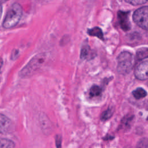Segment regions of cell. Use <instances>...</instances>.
I'll return each mask as SVG.
<instances>
[{
	"mask_svg": "<svg viewBox=\"0 0 148 148\" xmlns=\"http://www.w3.org/2000/svg\"><path fill=\"white\" fill-rule=\"evenodd\" d=\"M136 57L138 61H142L148 58V48L143 47L138 49L136 51Z\"/></svg>",
	"mask_w": 148,
	"mask_h": 148,
	"instance_id": "cell-10",
	"label": "cell"
},
{
	"mask_svg": "<svg viewBox=\"0 0 148 148\" xmlns=\"http://www.w3.org/2000/svg\"><path fill=\"white\" fill-rule=\"evenodd\" d=\"M146 108H147V109L148 110V101H147V102H146Z\"/></svg>",
	"mask_w": 148,
	"mask_h": 148,
	"instance_id": "cell-18",
	"label": "cell"
},
{
	"mask_svg": "<svg viewBox=\"0 0 148 148\" xmlns=\"http://www.w3.org/2000/svg\"><path fill=\"white\" fill-rule=\"evenodd\" d=\"M87 34L92 36H97L101 40H103V35L102 29L98 27H95L92 28L87 29Z\"/></svg>",
	"mask_w": 148,
	"mask_h": 148,
	"instance_id": "cell-8",
	"label": "cell"
},
{
	"mask_svg": "<svg viewBox=\"0 0 148 148\" xmlns=\"http://www.w3.org/2000/svg\"><path fill=\"white\" fill-rule=\"evenodd\" d=\"M45 60V55L40 54L34 57L28 64L20 71V76L27 77L33 74L40 66L42 65Z\"/></svg>",
	"mask_w": 148,
	"mask_h": 148,
	"instance_id": "cell-3",
	"label": "cell"
},
{
	"mask_svg": "<svg viewBox=\"0 0 148 148\" xmlns=\"http://www.w3.org/2000/svg\"><path fill=\"white\" fill-rule=\"evenodd\" d=\"M117 17L121 29L125 31H128L131 28L129 20V12L119 11L117 13Z\"/></svg>",
	"mask_w": 148,
	"mask_h": 148,
	"instance_id": "cell-6",
	"label": "cell"
},
{
	"mask_svg": "<svg viewBox=\"0 0 148 148\" xmlns=\"http://www.w3.org/2000/svg\"><path fill=\"white\" fill-rule=\"evenodd\" d=\"M62 138L60 135H57L56 136V145L57 148H61Z\"/></svg>",
	"mask_w": 148,
	"mask_h": 148,
	"instance_id": "cell-17",
	"label": "cell"
},
{
	"mask_svg": "<svg viewBox=\"0 0 148 148\" xmlns=\"http://www.w3.org/2000/svg\"><path fill=\"white\" fill-rule=\"evenodd\" d=\"M117 70L121 75L128 74L132 69L134 58L132 54L128 51L121 52L117 57Z\"/></svg>",
	"mask_w": 148,
	"mask_h": 148,
	"instance_id": "cell-2",
	"label": "cell"
},
{
	"mask_svg": "<svg viewBox=\"0 0 148 148\" xmlns=\"http://www.w3.org/2000/svg\"><path fill=\"white\" fill-rule=\"evenodd\" d=\"M23 14V9L18 3H13L8 9L3 21L2 25L5 28H11L15 27L20 21Z\"/></svg>",
	"mask_w": 148,
	"mask_h": 148,
	"instance_id": "cell-1",
	"label": "cell"
},
{
	"mask_svg": "<svg viewBox=\"0 0 148 148\" xmlns=\"http://www.w3.org/2000/svg\"><path fill=\"white\" fill-rule=\"evenodd\" d=\"M134 75L135 77L139 80L148 79V60L141 61L136 66Z\"/></svg>",
	"mask_w": 148,
	"mask_h": 148,
	"instance_id": "cell-5",
	"label": "cell"
},
{
	"mask_svg": "<svg viewBox=\"0 0 148 148\" xmlns=\"http://www.w3.org/2000/svg\"><path fill=\"white\" fill-rule=\"evenodd\" d=\"M14 143L8 139L1 138V147L0 148H14Z\"/></svg>",
	"mask_w": 148,
	"mask_h": 148,
	"instance_id": "cell-12",
	"label": "cell"
},
{
	"mask_svg": "<svg viewBox=\"0 0 148 148\" xmlns=\"http://www.w3.org/2000/svg\"><path fill=\"white\" fill-rule=\"evenodd\" d=\"M134 97L136 99H140L145 98L147 95V92L142 88L138 87L132 91Z\"/></svg>",
	"mask_w": 148,
	"mask_h": 148,
	"instance_id": "cell-11",
	"label": "cell"
},
{
	"mask_svg": "<svg viewBox=\"0 0 148 148\" xmlns=\"http://www.w3.org/2000/svg\"><path fill=\"white\" fill-rule=\"evenodd\" d=\"M3 0H1V1H2H2H3ZM5 1H6V0H5Z\"/></svg>",
	"mask_w": 148,
	"mask_h": 148,
	"instance_id": "cell-19",
	"label": "cell"
},
{
	"mask_svg": "<svg viewBox=\"0 0 148 148\" xmlns=\"http://www.w3.org/2000/svg\"><path fill=\"white\" fill-rule=\"evenodd\" d=\"M136 148H148V139L146 138L140 139L137 143Z\"/></svg>",
	"mask_w": 148,
	"mask_h": 148,
	"instance_id": "cell-15",
	"label": "cell"
},
{
	"mask_svg": "<svg viewBox=\"0 0 148 148\" xmlns=\"http://www.w3.org/2000/svg\"><path fill=\"white\" fill-rule=\"evenodd\" d=\"M127 3L133 5H138L143 4L148 1V0H125Z\"/></svg>",
	"mask_w": 148,
	"mask_h": 148,
	"instance_id": "cell-16",
	"label": "cell"
},
{
	"mask_svg": "<svg viewBox=\"0 0 148 148\" xmlns=\"http://www.w3.org/2000/svg\"><path fill=\"white\" fill-rule=\"evenodd\" d=\"M102 92V89L101 88L97 86V85H94L92 86L89 91V94L92 97H95L99 96Z\"/></svg>",
	"mask_w": 148,
	"mask_h": 148,
	"instance_id": "cell-13",
	"label": "cell"
},
{
	"mask_svg": "<svg viewBox=\"0 0 148 148\" xmlns=\"http://www.w3.org/2000/svg\"><path fill=\"white\" fill-rule=\"evenodd\" d=\"M134 21L142 28L148 30V6L138 9L133 14Z\"/></svg>",
	"mask_w": 148,
	"mask_h": 148,
	"instance_id": "cell-4",
	"label": "cell"
},
{
	"mask_svg": "<svg viewBox=\"0 0 148 148\" xmlns=\"http://www.w3.org/2000/svg\"><path fill=\"white\" fill-rule=\"evenodd\" d=\"M113 109L109 108L107 110H106L105 111H104L101 116V119L102 121H106L108 119H109L113 115Z\"/></svg>",
	"mask_w": 148,
	"mask_h": 148,
	"instance_id": "cell-14",
	"label": "cell"
},
{
	"mask_svg": "<svg viewBox=\"0 0 148 148\" xmlns=\"http://www.w3.org/2000/svg\"><path fill=\"white\" fill-rule=\"evenodd\" d=\"M0 121V131L2 134H7L10 132L12 130L13 128V123L11 120L6 116L1 114Z\"/></svg>",
	"mask_w": 148,
	"mask_h": 148,
	"instance_id": "cell-7",
	"label": "cell"
},
{
	"mask_svg": "<svg viewBox=\"0 0 148 148\" xmlns=\"http://www.w3.org/2000/svg\"><path fill=\"white\" fill-rule=\"evenodd\" d=\"M92 52L88 45H84L82 47L80 53V58L82 59H88L89 57H92Z\"/></svg>",
	"mask_w": 148,
	"mask_h": 148,
	"instance_id": "cell-9",
	"label": "cell"
}]
</instances>
